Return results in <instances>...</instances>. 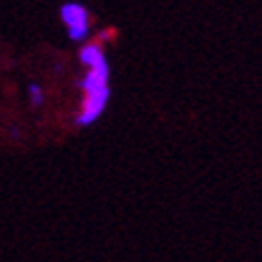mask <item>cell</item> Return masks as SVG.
Returning <instances> with one entry per match:
<instances>
[{
  "label": "cell",
  "mask_w": 262,
  "mask_h": 262,
  "mask_svg": "<svg viewBox=\"0 0 262 262\" xmlns=\"http://www.w3.org/2000/svg\"><path fill=\"white\" fill-rule=\"evenodd\" d=\"M80 62L89 71H86V75L80 82V89H82L84 97H82L80 112L75 116V123L80 127H89L105 112L107 101H110V97H112L110 62H107L105 50L99 41L86 43V46L80 50Z\"/></svg>",
  "instance_id": "6da1fadb"
},
{
  "label": "cell",
  "mask_w": 262,
  "mask_h": 262,
  "mask_svg": "<svg viewBox=\"0 0 262 262\" xmlns=\"http://www.w3.org/2000/svg\"><path fill=\"white\" fill-rule=\"evenodd\" d=\"M58 15L60 21L67 28V35L71 41H86V37L91 35V26H93V19H91V11L86 9L82 3H64L58 9Z\"/></svg>",
  "instance_id": "7a4b0ae2"
},
{
  "label": "cell",
  "mask_w": 262,
  "mask_h": 262,
  "mask_svg": "<svg viewBox=\"0 0 262 262\" xmlns=\"http://www.w3.org/2000/svg\"><path fill=\"white\" fill-rule=\"evenodd\" d=\"M28 99H30V105L32 107H39L43 101H46V93H43V89H41L39 84L32 82L28 86Z\"/></svg>",
  "instance_id": "3957f363"
}]
</instances>
